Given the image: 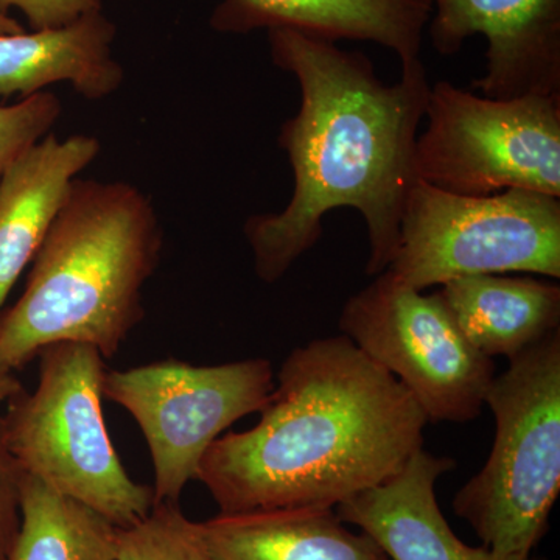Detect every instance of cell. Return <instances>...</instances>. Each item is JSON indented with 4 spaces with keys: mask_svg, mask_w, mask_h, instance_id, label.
Here are the masks:
<instances>
[{
    "mask_svg": "<svg viewBox=\"0 0 560 560\" xmlns=\"http://www.w3.org/2000/svg\"><path fill=\"white\" fill-rule=\"evenodd\" d=\"M61 114L60 98L49 91L0 106V175L28 147L49 135Z\"/></svg>",
    "mask_w": 560,
    "mask_h": 560,
    "instance_id": "obj_19",
    "label": "cell"
},
{
    "mask_svg": "<svg viewBox=\"0 0 560 560\" xmlns=\"http://www.w3.org/2000/svg\"><path fill=\"white\" fill-rule=\"evenodd\" d=\"M39 381L7 404L0 433L22 474L79 501L116 528L145 518L150 486L132 480L103 418L105 359L80 342H58L39 353Z\"/></svg>",
    "mask_w": 560,
    "mask_h": 560,
    "instance_id": "obj_4",
    "label": "cell"
},
{
    "mask_svg": "<svg viewBox=\"0 0 560 560\" xmlns=\"http://www.w3.org/2000/svg\"><path fill=\"white\" fill-rule=\"evenodd\" d=\"M101 151L94 136L61 140L49 132L0 175V308L35 259L73 180Z\"/></svg>",
    "mask_w": 560,
    "mask_h": 560,
    "instance_id": "obj_13",
    "label": "cell"
},
{
    "mask_svg": "<svg viewBox=\"0 0 560 560\" xmlns=\"http://www.w3.org/2000/svg\"><path fill=\"white\" fill-rule=\"evenodd\" d=\"M455 467V459L422 447L388 480L335 510L342 522L377 541L390 560H540L470 547L453 533L438 504L436 482Z\"/></svg>",
    "mask_w": 560,
    "mask_h": 560,
    "instance_id": "obj_11",
    "label": "cell"
},
{
    "mask_svg": "<svg viewBox=\"0 0 560 560\" xmlns=\"http://www.w3.org/2000/svg\"><path fill=\"white\" fill-rule=\"evenodd\" d=\"M116 526L22 474L21 528L7 560H116Z\"/></svg>",
    "mask_w": 560,
    "mask_h": 560,
    "instance_id": "obj_17",
    "label": "cell"
},
{
    "mask_svg": "<svg viewBox=\"0 0 560 560\" xmlns=\"http://www.w3.org/2000/svg\"><path fill=\"white\" fill-rule=\"evenodd\" d=\"M434 50L453 55L475 35L488 40L486 72L471 88L508 101L560 95V0H431Z\"/></svg>",
    "mask_w": 560,
    "mask_h": 560,
    "instance_id": "obj_10",
    "label": "cell"
},
{
    "mask_svg": "<svg viewBox=\"0 0 560 560\" xmlns=\"http://www.w3.org/2000/svg\"><path fill=\"white\" fill-rule=\"evenodd\" d=\"M24 31L25 28L22 27L20 22L13 20L10 14L2 13V11H0V36L14 35V33H21Z\"/></svg>",
    "mask_w": 560,
    "mask_h": 560,
    "instance_id": "obj_23",
    "label": "cell"
},
{
    "mask_svg": "<svg viewBox=\"0 0 560 560\" xmlns=\"http://www.w3.org/2000/svg\"><path fill=\"white\" fill-rule=\"evenodd\" d=\"M271 60L296 79L298 114L282 125L294 189L289 205L245 223L254 271L275 283L323 237L327 213L350 208L368 234L366 275L396 257L400 223L415 184L416 142L430 83L422 62L383 83L366 55L291 28L268 31Z\"/></svg>",
    "mask_w": 560,
    "mask_h": 560,
    "instance_id": "obj_1",
    "label": "cell"
},
{
    "mask_svg": "<svg viewBox=\"0 0 560 560\" xmlns=\"http://www.w3.org/2000/svg\"><path fill=\"white\" fill-rule=\"evenodd\" d=\"M267 359L194 366L161 360L125 371H106L103 397L136 420L153 464V504L179 503L198 480L202 456L237 420L259 412L275 388Z\"/></svg>",
    "mask_w": 560,
    "mask_h": 560,
    "instance_id": "obj_8",
    "label": "cell"
},
{
    "mask_svg": "<svg viewBox=\"0 0 560 560\" xmlns=\"http://www.w3.org/2000/svg\"><path fill=\"white\" fill-rule=\"evenodd\" d=\"M260 420L221 434L198 481L220 514L337 508L396 475L429 419L405 386L345 335L291 350Z\"/></svg>",
    "mask_w": 560,
    "mask_h": 560,
    "instance_id": "obj_2",
    "label": "cell"
},
{
    "mask_svg": "<svg viewBox=\"0 0 560 560\" xmlns=\"http://www.w3.org/2000/svg\"><path fill=\"white\" fill-rule=\"evenodd\" d=\"M431 11V0H220L209 24L226 35L291 28L334 43L371 40L407 69L422 62Z\"/></svg>",
    "mask_w": 560,
    "mask_h": 560,
    "instance_id": "obj_12",
    "label": "cell"
},
{
    "mask_svg": "<svg viewBox=\"0 0 560 560\" xmlns=\"http://www.w3.org/2000/svg\"><path fill=\"white\" fill-rule=\"evenodd\" d=\"M116 560H212L198 522L179 503L153 504L149 515L116 530Z\"/></svg>",
    "mask_w": 560,
    "mask_h": 560,
    "instance_id": "obj_18",
    "label": "cell"
},
{
    "mask_svg": "<svg viewBox=\"0 0 560 560\" xmlns=\"http://www.w3.org/2000/svg\"><path fill=\"white\" fill-rule=\"evenodd\" d=\"M16 9L32 31L61 27L92 11L103 10V0H0V11Z\"/></svg>",
    "mask_w": 560,
    "mask_h": 560,
    "instance_id": "obj_20",
    "label": "cell"
},
{
    "mask_svg": "<svg viewBox=\"0 0 560 560\" xmlns=\"http://www.w3.org/2000/svg\"><path fill=\"white\" fill-rule=\"evenodd\" d=\"M495 438L452 510L500 556L528 559L560 492V330L495 375L486 396Z\"/></svg>",
    "mask_w": 560,
    "mask_h": 560,
    "instance_id": "obj_5",
    "label": "cell"
},
{
    "mask_svg": "<svg viewBox=\"0 0 560 560\" xmlns=\"http://www.w3.org/2000/svg\"><path fill=\"white\" fill-rule=\"evenodd\" d=\"M464 337L493 359H515L560 330V287L506 275L453 279L440 290Z\"/></svg>",
    "mask_w": 560,
    "mask_h": 560,
    "instance_id": "obj_16",
    "label": "cell"
},
{
    "mask_svg": "<svg viewBox=\"0 0 560 560\" xmlns=\"http://www.w3.org/2000/svg\"><path fill=\"white\" fill-rule=\"evenodd\" d=\"M153 201L121 180H73L33 259L27 285L0 313V363L18 371L58 342L110 359L145 316L142 290L160 265Z\"/></svg>",
    "mask_w": 560,
    "mask_h": 560,
    "instance_id": "obj_3",
    "label": "cell"
},
{
    "mask_svg": "<svg viewBox=\"0 0 560 560\" xmlns=\"http://www.w3.org/2000/svg\"><path fill=\"white\" fill-rule=\"evenodd\" d=\"M416 142L419 180L466 197L529 190L560 198V95L482 97L448 81L430 88Z\"/></svg>",
    "mask_w": 560,
    "mask_h": 560,
    "instance_id": "obj_7",
    "label": "cell"
},
{
    "mask_svg": "<svg viewBox=\"0 0 560 560\" xmlns=\"http://www.w3.org/2000/svg\"><path fill=\"white\" fill-rule=\"evenodd\" d=\"M116 36L103 10L61 27L0 36V101H22L62 81L86 101L108 98L125 80L113 55Z\"/></svg>",
    "mask_w": 560,
    "mask_h": 560,
    "instance_id": "obj_14",
    "label": "cell"
},
{
    "mask_svg": "<svg viewBox=\"0 0 560 560\" xmlns=\"http://www.w3.org/2000/svg\"><path fill=\"white\" fill-rule=\"evenodd\" d=\"M13 370L0 363V418H2L3 405L9 404L14 396L21 393L22 383L16 377Z\"/></svg>",
    "mask_w": 560,
    "mask_h": 560,
    "instance_id": "obj_22",
    "label": "cell"
},
{
    "mask_svg": "<svg viewBox=\"0 0 560 560\" xmlns=\"http://www.w3.org/2000/svg\"><path fill=\"white\" fill-rule=\"evenodd\" d=\"M21 477L0 433V560L9 558L21 528Z\"/></svg>",
    "mask_w": 560,
    "mask_h": 560,
    "instance_id": "obj_21",
    "label": "cell"
},
{
    "mask_svg": "<svg viewBox=\"0 0 560 560\" xmlns=\"http://www.w3.org/2000/svg\"><path fill=\"white\" fill-rule=\"evenodd\" d=\"M198 529L212 560H390L334 508L219 512Z\"/></svg>",
    "mask_w": 560,
    "mask_h": 560,
    "instance_id": "obj_15",
    "label": "cell"
},
{
    "mask_svg": "<svg viewBox=\"0 0 560 560\" xmlns=\"http://www.w3.org/2000/svg\"><path fill=\"white\" fill-rule=\"evenodd\" d=\"M338 327L405 386L429 423H467L485 410L495 361L464 337L440 291L423 294L382 272L346 302Z\"/></svg>",
    "mask_w": 560,
    "mask_h": 560,
    "instance_id": "obj_9",
    "label": "cell"
},
{
    "mask_svg": "<svg viewBox=\"0 0 560 560\" xmlns=\"http://www.w3.org/2000/svg\"><path fill=\"white\" fill-rule=\"evenodd\" d=\"M418 291L480 275L560 278V198L529 190L466 197L419 180L385 271Z\"/></svg>",
    "mask_w": 560,
    "mask_h": 560,
    "instance_id": "obj_6",
    "label": "cell"
}]
</instances>
